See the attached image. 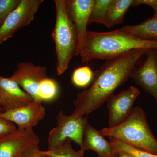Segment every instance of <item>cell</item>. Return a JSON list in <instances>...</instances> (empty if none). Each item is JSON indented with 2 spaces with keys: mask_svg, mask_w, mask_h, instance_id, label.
Returning <instances> with one entry per match:
<instances>
[{
  "mask_svg": "<svg viewBox=\"0 0 157 157\" xmlns=\"http://www.w3.org/2000/svg\"><path fill=\"white\" fill-rule=\"evenodd\" d=\"M148 49H133L106 60L94 73L89 88L77 94L72 114L76 117L88 115L107 102L114 91L128 80L137 61Z\"/></svg>",
  "mask_w": 157,
  "mask_h": 157,
  "instance_id": "cell-1",
  "label": "cell"
},
{
  "mask_svg": "<svg viewBox=\"0 0 157 157\" xmlns=\"http://www.w3.org/2000/svg\"><path fill=\"white\" fill-rule=\"evenodd\" d=\"M157 48V41L137 39L120 29L110 32L88 30L79 55L82 62L107 60L137 48Z\"/></svg>",
  "mask_w": 157,
  "mask_h": 157,
  "instance_id": "cell-2",
  "label": "cell"
},
{
  "mask_svg": "<svg viewBox=\"0 0 157 157\" xmlns=\"http://www.w3.org/2000/svg\"><path fill=\"white\" fill-rule=\"evenodd\" d=\"M104 136L123 141L135 148L157 155V140L150 127L145 113L140 107L134 108L131 115L121 123L100 131Z\"/></svg>",
  "mask_w": 157,
  "mask_h": 157,
  "instance_id": "cell-3",
  "label": "cell"
},
{
  "mask_svg": "<svg viewBox=\"0 0 157 157\" xmlns=\"http://www.w3.org/2000/svg\"><path fill=\"white\" fill-rule=\"evenodd\" d=\"M54 2L56 21L52 35L55 44L57 73L59 76L67 70L70 61L76 56L78 36L68 11L67 1L55 0Z\"/></svg>",
  "mask_w": 157,
  "mask_h": 157,
  "instance_id": "cell-4",
  "label": "cell"
},
{
  "mask_svg": "<svg viewBox=\"0 0 157 157\" xmlns=\"http://www.w3.org/2000/svg\"><path fill=\"white\" fill-rule=\"evenodd\" d=\"M87 117L67 115L61 110L56 116V126L50 132L48 138V149L55 147L69 139L81 147Z\"/></svg>",
  "mask_w": 157,
  "mask_h": 157,
  "instance_id": "cell-5",
  "label": "cell"
},
{
  "mask_svg": "<svg viewBox=\"0 0 157 157\" xmlns=\"http://www.w3.org/2000/svg\"><path fill=\"white\" fill-rule=\"evenodd\" d=\"M39 141L33 129L17 128L0 136V157H23L31 150L39 147Z\"/></svg>",
  "mask_w": 157,
  "mask_h": 157,
  "instance_id": "cell-6",
  "label": "cell"
},
{
  "mask_svg": "<svg viewBox=\"0 0 157 157\" xmlns=\"http://www.w3.org/2000/svg\"><path fill=\"white\" fill-rule=\"evenodd\" d=\"M43 2V0H21L0 28V45L13 37L19 29L28 25L33 20Z\"/></svg>",
  "mask_w": 157,
  "mask_h": 157,
  "instance_id": "cell-7",
  "label": "cell"
},
{
  "mask_svg": "<svg viewBox=\"0 0 157 157\" xmlns=\"http://www.w3.org/2000/svg\"><path fill=\"white\" fill-rule=\"evenodd\" d=\"M47 77L45 67L35 65L30 62H24L17 64V70L10 77L34 101L42 102L38 95V89L40 82Z\"/></svg>",
  "mask_w": 157,
  "mask_h": 157,
  "instance_id": "cell-8",
  "label": "cell"
},
{
  "mask_svg": "<svg viewBox=\"0 0 157 157\" xmlns=\"http://www.w3.org/2000/svg\"><path fill=\"white\" fill-rule=\"evenodd\" d=\"M140 92L138 89L131 86L117 95L113 94L107 100L109 112L108 128L116 126L131 115L134 102Z\"/></svg>",
  "mask_w": 157,
  "mask_h": 157,
  "instance_id": "cell-9",
  "label": "cell"
},
{
  "mask_svg": "<svg viewBox=\"0 0 157 157\" xmlns=\"http://www.w3.org/2000/svg\"><path fill=\"white\" fill-rule=\"evenodd\" d=\"M45 107L41 101H34L30 104L16 109L5 110L0 117L17 125L19 130L33 129L45 117Z\"/></svg>",
  "mask_w": 157,
  "mask_h": 157,
  "instance_id": "cell-10",
  "label": "cell"
},
{
  "mask_svg": "<svg viewBox=\"0 0 157 157\" xmlns=\"http://www.w3.org/2000/svg\"><path fill=\"white\" fill-rule=\"evenodd\" d=\"M144 63L132 70L130 77L145 91L151 95L157 104V48L147 52Z\"/></svg>",
  "mask_w": 157,
  "mask_h": 157,
  "instance_id": "cell-11",
  "label": "cell"
},
{
  "mask_svg": "<svg viewBox=\"0 0 157 157\" xmlns=\"http://www.w3.org/2000/svg\"><path fill=\"white\" fill-rule=\"evenodd\" d=\"M94 0H67V6L70 17L75 26L77 36L78 47L76 56L79 55L84 43L87 32L90 15Z\"/></svg>",
  "mask_w": 157,
  "mask_h": 157,
  "instance_id": "cell-12",
  "label": "cell"
},
{
  "mask_svg": "<svg viewBox=\"0 0 157 157\" xmlns=\"http://www.w3.org/2000/svg\"><path fill=\"white\" fill-rule=\"evenodd\" d=\"M34 101L11 77L0 76V104L5 111L26 106Z\"/></svg>",
  "mask_w": 157,
  "mask_h": 157,
  "instance_id": "cell-13",
  "label": "cell"
},
{
  "mask_svg": "<svg viewBox=\"0 0 157 157\" xmlns=\"http://www.w3.org/2000/svg\"><path fill=\"white\" fill-rule=\"evenodd\" d=\"M80 149L83 152L94 151L98 157H116L117 155L111 142L106 140L100 131L91 126L88 121L85 127Z\"/></svg>",
  "mask_w": 157,
  "mask_h": 157,
  "instance_id": "cell-14",
  "label": "cell"
},
{
  "mask_svg": "<svg viewBox=\"0 0 157 157\" xmlns=\"http://www.w3.org/2000/svg\"><path fill=\"white\" fill-rule=\"evenodd\" d=\"M120 29L137 39L157 41V14L139 24L124 26Z\"/></svg>",
  "mask_w": 157,
  "mask_h": 157,
  "instance_id": "cell-15",
  "label": "cell"
},
{
  "mask_svg": "<svg viewBox=\"0 0 157 157\" xmlns=\"http://www.w3.org/2000/svg\"><path fill=\"white\" fill-rule=\"evenodd\" d=\"M134 0H112L104 25L111 28L123 22L124 17Z\"/></svg>",
  "mask_w": 157,
  "mask_h": 157,
  "instance_id": "cell-16",
  "label": "cell"
},
{
  "mask_svg": "<svg viewBox=\"0 0 157 157\" xmlns=\"http://www.w3.org/2000/svg\"><path fill=\"white\" fill-rule=\"evenodd\" d=\"M71 140L67 139L55 147L45 151H40L42 155L50 157H84V152L81 150H74L72 147Z\"/></svg>",
  "mask_w": 157,
  "mask_h": 157,
  "instance_id": "cell-17",
  "label": "cell"
},
{
  "mask_svg": "<svg viewBox=\"0 0 157 157\" xmlns=\"http://www.w3.org/2000/svg\"><path fill=\"white\" fill-rule=\"evenodd\" d=\"M112 0H94L88 24L93 23L105 24Z\"/></svg>",
  "mask_w": 157,
  "mask_h": 157,
  "instance_id": "cell-18",
  "label": "cell"
},
{
  "mask_svg": "<svg viewBox=\"0 0 157 157\" xmlns=\"http://www.w3.org/2000/svg\"><path fill=\"white\" fill-rule=\"evenodd\" d=\"M59 92V88L55 80L46 77L40 82L38 95L41 101H49L55 99Z\"/></svg>",
  "mask_w": 157,
  "mask_h": 157,
  "instance_id": "cell-19",
  "label": "cell"
},
{
  "mask_svg": "<svg viewBox=\"0 0 157 157\" xmlns=\"http://www.w3.org/2000/svg\"><path fill=\"white\" fill-rule=\"evenodd\" d=\"M94 73L88 66L76 68L73 71L72 76L73 84L78 87H86L92 83Z\"/></svg>",
  "mask_w": 157,
  "mask_h": 157,
  "instance_id": "cell-20",
  "label": "cell"
},
{
  "mask_svg": "<svg viewBox=\"0 0 157 157\" xmlns=\"http://www.w3.org/2000/svg\"><path fill=\"white\" fill-rule=\"evenodd\" d=\"M110 142L112 144L115 151H124L132 154L135 157H157V155L153 154L147 152L131 146L118 139L109 137Z\"/></svg>",
  "mask_w": 157,
  "mask_h": 157,
  "instance_id": "cell-21",
  "label": "cell"
},
{
  "mask_svg": "<svg viewBox=\"0 0 157 157\" xmlns=\"http://www.w3.org/2000/svg\"><path fill=\"white\" fill-rule=\"evenodd\" d=\"M21 1L0 0V28L9 14L19 5Z\"/></svg>",
  "mask_w": 157,
  "mask_h": 157,
  "instance_id": "cell-22",
  "label": "cell"
},
{
  "mask_svg": "<svg viewBox=\"0 0 157 157\" xmlns=\"http://www.w3.org/2000/svg\"><path fill=\"white\" fill-rule=\"evenodd\" d=\"M16 129L14 123L0 117V136L14 132Z\"/></svg>",
  "mask_w": 157,
  "mask_h": 157,
  "instance_id": "cell-23",
  "label": "cell"
},
{
  "mask_svg": "<svg viewBox=\"0 0 157 157\" xmlns=\"http://www.w3.org/2000/svg\"><path fill=\"white\" fill-rule=\"evenodd\" d=\"M146 5L151 7L154 11V14H157V0H134L133 6Z\"/></svg>",
  "mask_w": 157,
  "mask_h": 157,
  "instance_id": "cell-24",
  "label": "cell"
},
{
  "mask_svg": "<svg viewBox=\"0 0 157 157\" xmlns=\"http://www.w3.org/2000/svg\"><path fill=\"white\" fill-rule=\"evenodd\" d=\"M23 157H50L45 155H42L40 153L39 147L31 150L27 152Z\"/></svg>",
  "mask_w": 157,
  "mask_h": 157,
  "instance_id": "cell-25",
  "label": "cell"
},
{
  "mask_svg": "<svg viewBox=\"0 0 157 157\" xmlns=\"http://www.w3.org/2000/svg\"><path fill=\"white\" fill-rule=\"evenodd\" d=\"M116 152H117L116 157H135L132 154L127 152L121 151H118Z\"/></svg>",
  "mask_w": 157,
  "mask_h": 157,
  "instance_id": "cell-26",
  "label": "cell"
},
{
  "mask_svg": "<svg viewBox=\"0 0 157 157\" xmlns=\"http://www.w3.org/2000/svg\"><path fill=\"white\" fill-rule=\"evenodd\" d=\"M4 111H5V110L3 109L2 107L1 104H0V114H1V113H2L4 112Z\"/></svg>",
  "mask_w": 157,
  "mask_h": 157,
  "instance_id": "cell-27",
  "label": "cell"
},
{
  "mask_svg": "<svg viewBox=\"0 0 157 157\" xmlns=\"http://www.w3.org/2000/svg\"></svg>",
  "mask_w": 157,
  "mask_h": 157,
  "instance_id": "cell-28",
  "label": "cell"
}]
</instances>
